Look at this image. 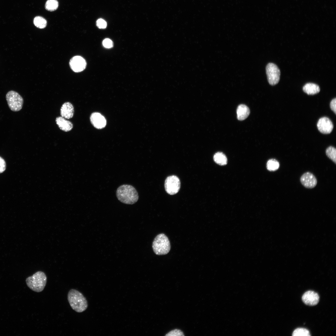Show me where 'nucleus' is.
I'll use <instances>...</instances> for the list:
<instances>
[{
	"label": "nucleus",
	"mask_w": 336,
	"mask_h": 336,
	"mask_svg": "<svg viewBox=\"0 0 336 336\" xmlns=\"http://www.w3.org/2000/svg\"><path fill=\"white\" fill-rule=\"evenodd\" d=\"M118 199L121 202L128 204H133L138 201L139 196L135 188L128 184L119 186L116 191Z\"/></svg>",
	"instance_id": "1"
},
{
	"label": "nucleus",
	"mask_w": 336,
	"mask_h": 336,
	"mask_svg": "<svg viewBox=\"0 0 336 336\" xmlns=\"http://www.w3.org/2000/svg\"><path fill=\"white\" fill-rule=\"evenodd\" d=\"M68 300L72 308L76 312L81 313L88 307L87 301L83 295L79 291L71 289L68 294Z\"/></svg>",
	"instance_id": "2"
},
{
	"label": "nucleus",
	"mask_w": 336,
	"mask_h": 336,
	"mask_svg": "<svg viewBox=\"0 0 336 336\" xmlns=\"http://www.w3.org/2000/svg\"><path fill=\"white\" fill-rule=\"evenodd\" d=\"M47 280L45 273L39 271L27 278L26 282L27 286L32 290L39 292L42 291L44 289Z\"/></svg>",
	"instance_id": "3"
},
{
	"label": "nucleus",
	"mask_w": 336,
	"mask_h": 336,
	"mask_svg": "<svg viewBox=\"0 0 336 336\" xmlns=\"http://www.w3.org/2000/svg\"><path fill=\"white\" fill-rule=\"evenodd\" d=\"M152 248L155 254L158 255L168 254L170 249V245L167 237L164 234L157 235L152 243Z\"/></svg>",
	"instance_id": "4"
},
{
	"label": "nucleus",
	"mask_w": 336,
	"mask_h": 336,
	"mask_svg": "<svg viewBox=\"0 0 336 336\" xmlns=\"http://www.w3.org/2000/svg\"><path fill=\"white\" fill-rule=\"evenodd\" d=\"M6 100L10 109L13 111H18L22 108L23 100L17 92L13 91L8 92L6 96Z\"/></svg>",
	"instance_id": "5"
},
{
	"label": "nucleus",
	"mask_w": 336,
	"mask_h": 336,
	"mask_svg": "<svg viewBox=\"0 0 336 336\" xmlns=\"http://www.w3.org/2000/svg\"><path fill=\"white\" fill-rule=\"evenodd\" d=\"M266 70L269 84L272 86L277 84L279 81L280 75L278 67L273 63H269L266 66Z\"/></svg>",
	"instance_id": "6"
},
{
	"label": "nucleus",
	"mask_w": 336,
	"mask_h": 336,
	"mask_svg": "<svg viewBox=\"0 0 336 336\" xmlns=\"http://www.w3.org/2000/svg\"><path fill=\"white\" fill-rule=\"evenodd\" d=\"M180 182L179 179L175 175L168 177L165 183V187L166 192L170 195L177 193L180 188Z\"/></svg>",
	"instance_id": "7"
},
{
	"label": "nucleus",
	"mask_w": 336,
	"mask_h": 336,
	"mask_svg": "<svg viewBox=\"0 0 336 336\" xmlns=\"http://www.w3.org/2000/svg\"><path fill=\"white\" fill-rule=\"evenodd\" d=\"M69 65L71 69L76 72H80L84 70L86 66L85 60L82 57L76 56L70 60Z\"/></svg>",
	"instance_id": "8"
},
{
	"label": "nucleus",
	"mask_w": 336,
	"mask_h": 336,
	"mask_svg": "<svg viewBox=\"0 0 336 336\" xmlns=\"http://www.w3.org/2000/svg\"><path fill=\"white\" fill-rule=\"evenodd\" d=\"M317 127L319 131L323 134H329L332 131L333 125L331 120L327 117L320 118L317 123Z\"/></svg>",
	"instance_id": "9"
},
{
	"label": "nucleus",
	"mask_w": 336,
	"mask_h": 336,
	"mask_svg": "<svg viewBox=\"0 0 336 336\" xmlns=\"http://www.w3.org/2000/svg\"><path fill=\"white\" fill-rule=\"evenodd\" d=\"M300 180L302 184L307 188H313L317 184V180L316 177L310 172H306L304 173L301 176Z\"/></svg>",
	"instance_id": "10"
},
{
	"label": "nucleus",
	"mask_w": 336,
	"mask_h": 336,
	"mask_svg": "<svg viewBox=\"0 0 336 336\" xmlns=\"http://www.w3.org/2000/svg\"><path fill=\"white\" fill-rule=\"evenodd\" d=\"M319 296L317 293L312 291L306 292L302 296V300L306 305L310 306L316 305L319 301Z\"/></svg>",
	"instance_id": "11"
},
{
	"label": "nucleus",
	"mask_w": 336,
	"mask_h": 336,
	"mask_svg": "<svg viewBox=\"0 0 336 336\" xmlns=\"http://www.w3.org/2000/svg\"><path fill=\"white\" fill-rule=\"evenodd\" d=\"M90 121L96 128L101 129L104 128L106 124V120L105 117L101 114L97 112H94L90 116Z\"/></svg>",
	"instance_id": "12"
},
{
	"label": "nucleus",
	"mask_w": 336,
	"mask_h": 336,
	"mask_svg": "<svg viewBox=\"0 0 336 336\" xmlns=\"http://www.w3.org/2000/svg\"><path fill=\"white\" fill-rule=\"evenodd\" d=\"M74 113V107L71 103L66 102L62 105L60 109V114L62 117L69 119L73 117Z\"/></svg>",
	"instance_id": "13"
},
{
	"label": "nucleus",
	"mask_w": 336,
	"mask_h": 336,
	"mask_svg": "<svg viewBox=\"0 0 336 336\" xmlns=\"http://www.w3.org/2000/svg\"><path fill=\"white\" fill-rule=\"evenodd\" d=\"M55 121L59 128L64 131H69L73 128L72 123L62 116L56 118Z\"/></svg>",
	"instance_id": "14"
},
{
	"label": "nucleus",
	"mask_w": 336,
	"mask_h": 336,
	"mask_svg": "<svg viewBox=\"0 0 336 336\" xmlns=\"http://www.w3.org/2000/svg\"><path fill=\"white\" fill-rule=\"evenodd\" d=\"M236 113L238 120L242 121L248 116L250 114V110L248 107L245 105L240 104L237 107Z\"/></svg>",
	"instance_id": "15"
},
{
	"label": "nucleus",
	"mask_w": 336,
	"mask_h": 336,
	"mask_svg": "<svg viewBox=\"0 0 336 336\" xmlns=\"http://www.w3.org/2000/svg\"><path fill=\"white\" fill-rule=\"evenodd\" d=\"M303 91L308 95H314L319 92L320 91L319 86L312 83L306 84L303 87Z\"/></svg>",
	"instance_id": "16"
},
{
	"label": "nucleus",
	"mask_w": 336,
	"mask_h": 336,
	"mask_svg": "<svg viewBox=\"0 0 336 336\" xmlns=\"http://www.w3.org/2000/svg\"><path fill=\"white\" fill-rule=\"evenodd\" d=\"M213 159L216 163L221 166L225 165L227 164V158L225 155L222 152L216 153L214 156Z\"/></svg>",
	"instance_id": "17"
},
{
	"label": "nucleus",
	"mask_w": 336,
	"mask_h": 336,
	"mask_svg": "<svg viewBox=\"0 0 336 336\" xmlns=\"http://www.w3.org/2000/svg\"><path fill=\"white\" fill-rule=\"evenodd\" d=\"M279 162L274 159L269 160L267 163V168L270 171H273L277 170L279 168Z\"/></svg>",
	"instance_id": "18"
},
{
	"label": "nucleus",
	"mask_w": 336,
	"mask_h": 336,
	"mask_svg": "<svg viewBox=\"0 0 336 336\" xmlns=\"http://www.w3.org/2000/svg\"><path fill=\"white\" fill-rule=\"evenodd\" d=\"M33 23L36 27L40 29L44 28L47 25L46 20L40 16L35 17L34 19Z\"/></svg>",
	"instance_id": "19"
},
{
	"label": "nucleus",
	"mask_w": 336,
	"mask_h": 336,
	"mask_svg": "<svg viewBox=\"0 0 336 336\" xmlns=\"http://www.w3.org/2000/svg\"><path fill=\"white\" fill-rule=\"evenodd\" d=\"M326 154L327 156L336 164V149L332 146L328 147L326 149Z\"/></svg>",
	"instance_id": "20"
},
{
	"label": "nucleus",
	"mask_w": 336,
	"mask_h": 336,
	"mask_svg": "<svg viewBox=\"0 0 336 336\" xmlns=\"http://www.w3.org/2000/svg\"><path fill=\"white\" fill-rule=\"evenodd\" d=\"M58 3L57 0H48L46 2V9L50 11H53L56 10L58 7Z\"/></svg>",
	"instance_id": "21"
},
{
	"label": "nucleus",
	"mask_w": 336,
	"mask_h": 336,
	"mask_svg": "<svg viewBox=\"0 0 336 336\" xmlns=\"http://www.w3.org/2000/svg\"><path fill=\"white\" fill-rule=\"evenodd\" d=\"M293 336H310V335L309 331L304 328H298L293 331Z\"/></svg>",
	"instance_id": "22"
},
{
	"label": "nucleus",
	"mask_w": 336,
	"mask_h": 336,
	"mask_svg": "<svg viewBox=\"0 0 336 336\" xmlns=\"http://www.w3.org/2000/svg\"><path fill=\"white\" fill-rule=\"evenodd\" d=\"M183 332L178 329H175L169 332L166 335L167 336H184Z\"/></svg>",
	"instance_id": "23"
},
{
	"label": "nucleus",
	"mask_w": 336,
	"mask_h": 336,
	"mask_svg": "<svg viewBox=\"0 0 336 336\" xmlns=\"http://www.w3.org/2000/svg\"><path fill=\"white\" fill-rule=\"evenodd\" d=\"M97 26L100 29H105L107 26L106 22L102 19H98L96 22Z\"/></svg>",
	"instance_id": "24"
},
{
	"label": "nucleus",
	"mask_w": 336,
	"mask_h": 336,
	"mask_svg": "<svg viewBox=\"0 0 336 336\" xmlns=\"http://www.w3.org/2000/svg\"><path fill=\"white\" fill-rule=\"evenodd\" d=\"M103 44L104 47L107 48H112L113 45L112 41L109 39L106 38L103 41Z\"/></svg>",
	"instance_id": "25"
},
{
	"label": "nucleus",
	"mask_w": 336,
	"mask_h": 336,
	"mask_svg": "<svg viewBox=\"0 0 336 336\" xmlns=\"http://www.w3.org/2000/svg\"><path fill=\"white\" fill-rule=\"evenodd\" d=\"M6 168V164L4 160L0 156V173L3 172Z\"/></svg>",
	"instance_id": "26"
},
{
	"label": "nucleus",
	"mask_w": 336,
	"mask_h": 336,
	"mask_svg": "<svg viewBox=\"0 0 336 336\" xmlns=\"http://www.w3.org/2000/svg\"><path fill=\"white\" fill-rule=\"evenodd\" d=\"M330 107L331 110L334 111L335 114H336V98H334L331 101L330 104Z\"/></svg>",
	"instance_id": "27"
}]
</instances>
